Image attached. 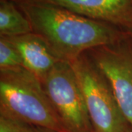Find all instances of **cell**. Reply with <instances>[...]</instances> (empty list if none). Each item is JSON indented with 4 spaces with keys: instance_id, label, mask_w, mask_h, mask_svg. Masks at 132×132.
Wrapping results in <instances>:
<instances>
[{
    "instance_id": "2",
    "label": "cell",
    "mask_w": 132,
    "mask_h": 132,
    "mask_svg": "<svg viewBox=\"0 0 132 132\" xmlns=\"http://www.w3.org/2000/svg\"><path fill=\"white\" fill-rule=\"evenodd\" d=\"M0 114L67 132L38 79L25 68L0 71Z\"/></svg>"
},
{
    "instance_id": "4",
    "label": "cell",
    "mask_w": 132,
    "mask_h": 132,
    "mask_svg": "<svg viewBox=\"0 0 132 132\" xmlns=\"http://www.w3.org/2000/svg\"><path fill=\"white\" fill-rule=\"evenodd\" d=\"M67 132H93L80 85L71 63L57 62L42 83Z\"/></svg>"
},
{
    "instance_id": "6",
    "label": "cell",
    "mask_w": 132,
    "mask_h": 132,
    "mask_svg": "<svg viewBox=\"0 0 132 132\" xmlns=\"http://www.w3.org/2000/svg\"><path fill=\"white\" fill-rule=\"evenodd\" d=\"M60 6L88 19L132 29V0H36Z\"/></svg>"
},
{
    "instance_id": "8",
    "label": "cell",
    "mask_w": 132,
    "mask_h": 132,
    "mask_svg": "<svg viewBox=\"0 0 132 132\" xmlns=\"http://www.w3.org/2000/svg\"><path fill=\"white\" fill-rule=\"evenodd\" d=\"M31 32L32 25L17 5L0 0V36L11 38Z\"/></svg>"
},
{
    "instance_id": "10",
    "label": "cell",
    "mask_w": 132,
    "mask_h": 132,
    "mask_svg": "<svg viewBox=\"0 0 132 132\" xmlns=\"http://www.w3.org/2000/svg\"><path fill=\"white\" fill-rule=\"evenodd\" d=\"M0 132H37L31 124L0 114Z\"/></svg>"
},
{
    "instance_id": "13",
    "label": "cell",
    "mask_w": 132,
    "mask_h": 132,
    "mask_svg": "<svg viewBox=\"0 0 132 132\" xmlns=\"http://www.w3.org/2000/svg\"><path fill=\"white\" fill-rule=\"evenodd\" d=\"M128 34L130 35V36L132 38V29L131 30H130V31H128Z\"/></svg>"
},
{
    "instance_id": "5",
    "label": "cell",
    "mask_w": 132,
    "mask_h": 132,
    "mask_svg": "<svg viewBox=\"0 0 132 132\" xmlns=\"http://www.w3.org/2000/svg\"><path fill=\"white\" fill-rule=\"evenodd\" d=\"M86 54L106 79L132 128V38L128 32L117 42L93 48Z\"/></svg>"
},
{
    "instance_id": "7",
    "label": "cell",
    "mask_w": 132,
    "mask_h": 132,
    "mask_svg": "<svg viewBox=\"0 0 132 132\" xmlns=\"http://www.w3.org/2000/svg\"><path fill=\"white\" fill-rule=\"evenodd\" d=\"M7 38L20 54L24 68L35 76L41 84L55 65L61 61L46 42L36 33Z\"/></svg>"
},
{
    "instance_id": "3",
    "label": "cell",
    "mask_w": 132,
    "mask_h": 132,
    "mask_svg": "<svg viewBox=\"0 0 132 132\" xmlns=\"http://www.w3.org/2000/svg\"><path fill=\"white\" fill-rule=\"evenodd\" d=\"M69 62L80 85L93 132H125L131 127L106 79L87 54Z\"/></svg>"
},
{
    "instance_id": "1",
    "label": "cell",
    "mask_w": 132,
    "mask_h": 132,
    "mask_svg": "<svg viewBox=\"0 0 132 132\" xmlns=\"http://www.w3.org/2000/svg\"><path fill=\"white\" fill-rule=\"evenodd\" d=\"M36 33L61 61L71 62L89 50L124 38L126 31L88 19L60 6L36 0L15 2Z\"/></svg>"
},
{
    "instance_id": "9",
    "label": "cell",
    "mask_w": 132,
    "mask_h": 132,
    "mask_svg": "<svg viewBox=\"0 0 132 132\" xmlns=\"http://www.w3.org/2000/svg\"><path fill=\"white\" fill-rule=\"evenodd\" d=\"M24 68L20 54L7 38L0 36V71Z\"/></svg>"
},
{
    "instance_id": "14",
    "label": "cell",
    "mask_w": 132,
    "mask_h": 132,
    "mask_svg": "<svg viewBox=\"0 0 132 132\" xmlns=\"http://www.w3.org/2000/svg\"><path fill=\"white\" fill-rule=\"evenodd\" d=\"M7 1H11V2H18L19 0H7Z\"/></svg>"
},
{
    "instance_id": "12",
    "label": "cell",
    "mask_w": 132,
    "mask_h": 132,
    "mask_svg": "<svg viewBox=\"0 0 132 132\" xmlns=\"http://www.w3.org/2000/svg\"><path fill=\"white\" fill-rule=\"evenodd\" d=\"M125 132H132V128L130 127L129 128H128L127 130H126Z\"/></svg>"
},
{
    "instance_id": "11",
    "label": "cell",
    "mask_w": 132,
    "mask_h": 132,
    "mask_svg": "<svg viewBox=\"0 0 132 132\" xmlns=\"http://www.w3.org/2000/svg\"><path fill=\"white\" fill-rule=\"evenodd\" d=\"M37 128V132H59L52 129H49V128H46L42 127H36Z\"/></svg>"
}]
</instances>
